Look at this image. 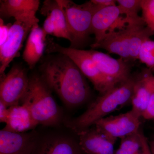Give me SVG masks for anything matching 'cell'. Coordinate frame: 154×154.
<instances>
[{"label": "cell", "mask_w": 154, "mask_h": 154, "mask_svg": "<svg viewBox=\"0 0 154 154\" xmlns=\"http://www.w3.org/2000/svg\"><path fill=\"white\" fill-rule=\"evenodd\" d=\"M42 72L41 77L50 89L68 107H79L90 99L91 89L85 76L66 56L60 54L48 61Z\"/></svg>", "instance_id": "1"}, {"label": "cell", "mask_w": 154, "mask_h": 154, "mask_svg": "<svg viewBox=\"0 0 154 154\" xmlns=\"http://www.w3.org/2000/svg\"><path fill=\"white\" fill-rule=\"evenodd\" d=\"M136 79V77L131 75L124 83L101 95L82 114L66 121V125L78 133L90 128L119 107L131 102Z\"/></svg>", "instance_id": "2"}, {"label": "cell", "mask_w": 154, "mask_h": 154, "mask_svg": "<svg viewBox=\"0 0 154 154\" xmlns=\"http://www.w3.org/2000/svg\"><path fill=\"white\" fill-rule=\"evenodd\" d=\"M21 104L27 106L38 125L55 126L61 121V113L51 90L41 76L30 78L28 91Z\"/></svg>", "instance_id": "3"}, {"label": "cell", "mask_w": 154, "mask_h": 154, "mask_svg": "<svg viewBox=\"0 0 154 154\" xmlns=\"http://www.w3.org/2000/svg\"><path fill=\"white\" fill-rule=\"evenodd\" d=\"M63 11L71 37L70 46L82 47L92 34V22L94 14L100 8L91 1L78 5L70 0H57Z\"/></svg>", "instance_id": "4"}, {"label": "cell", "mask_w": 154, "mask_h": 154, "mask_svg": "<svg viewBox=\"0 0 154 154\" xmlns=\"http://www.w3.org/2000/svg\"><path fill=\"white\" fill-rule=\"evenodd\" d=\"M46 50L48 53H58L69 58L86 78L91 81L94 88L101 95L105 94L118 85L100 71L88 50L63 47L52 41L48 42Z\"/></svg>", "instance_id": "5"}, {"label": "cell", "mask_w": 154, "mask_h": 154, "mask_svg": "<svg viewBox=\"0 0 154 154\" xmlns=\"http://www.w3.org/2000/svg\"><path fill=\"white\" fill-rule=\"evenodd\" d=\"M29 82L25 69L14 66L1 78L0 101L9 107L20 105L28 91Z\"/></svg>", "instance_id": "6"}, {"label": "cell", "mask_w": 154, "mask_h": 154, "mask_svg": "<svg viewBox=\"0 0 154 154\" xmlns=\"http://www.w3.org/2000/svg\"><path fill=\"white\" fill-rule=\"evenodd\" d=\"M38 21H15L12 24L8 36L2 46L0 47L1 78L5 75V71L15 58L19 56L24 41L31 28Z\"/></svg>", "instance_id": "7"}, {"label": "cell", "mask_w": 154, "mask_h": 154, "mask_svg": "<svg viewBox=\"0 0 154 154\" xmlns=\"http://www.w3.org/2000/svg\"><path fill=\"white\" fill-rule=\"evenodd\" d=\"M140 118L131 110L127 113L102 118L94 125L107 135L121 139L139 131Z\"/></svg>", "instance_id": "8"}, {"label": "cell", "mask_w": 154, "mask_h": 154, "mask_svg": "<svg viewBox=\"0 0 154 154\" xmlns=\"http://www.w3.org/2000/svg\"><path fill=\"white\" fill-rule=\"evenodd\" d=\"M39 139L36 131H0V154H34Z\"/></svg>", "instance_id": "9"}, {"label": "cell", "mask_w": 154, "mask_h": 154, "mask_svg": "<svg viewBox=\"0 0 154 154\" xmlns=\"http://www.w3.org/2000/svg\"><path fill=\"white\" fill-rule=\"evenodd\" d=\"M83 154H114L117 139L99 130L96 127L77 134Z\"/></svg>", "instance_id": "10"}, {"label": "cell", "mask_w": 154, "mask_h": 154, "mask_svg": "<svg viewBox=\"0 0 154 154\" xmlns=\"http://www.w3.org/2000/svg\"><path fill=\"white\" fill-rule=\"evenodd\" d=\"M88 51L100 71L117 85L124 83L131 76L129 65L122 58L114 59L94 49Z\"/></svg>", "instance_id": "11"}, {"label": "cell", "mask_w": 154, "mask_h": 154, "mask_svg": "<svg viewBox=\"0 0 154 154\" xmlns=\"http://www.w3.org/2000/svg\"><path fill=\"white\" fill-rule=\"evenodd\" d=\"M38 0H1L0 15L4 18L14 17L15 21H39L36 13Z\"/></svg>", "instance_id": "12"}, {"label": "cell", "mask_w": 154, "mask_h": 154, "mask_svg": "<svg viewBox=\"0 0 154 154\" xmlns=\"http://www.w3.org/2000/svg\"><path fill=\"white\" fill-rule=\"evenodd\" d=\"M154 94V75L150 70L143 71L136 77L131 99V110L141 117L146 107Z\"/></svg>", "instance_id": "13"}, {"label": "cell", "mask_w": 154, "mask_h": 154, "mask_svg": "<svg viewBox=\"0 0 154 154\" xmlns=\"http://www.w3.org/2000/svg\"><path fill=\"white\" fill-rule=\"evenodd\" d=\"M127 25L125 28L118 31L114 30L107 33L103 40L99 43L91 45L94 49L102 48L110 53L117 54L124 59H130L128 48L130 36L134 27Z\"/></svg>", "instance_id": "14"}, {"label": "cell", "mask_w": 154, "mask_h": 154, "mask_svg": "<svg viewBox=\"0 0 154 154\" xmlns=\"http://www.w3.org/2000/svg\"><path fill=\"white\" fill-rule=\"evenodd\" d=\"M34 154H83L79 142L63 135L47 137L39 140Z\"/></svg>", "instance_id": "15"}, {"label": "cell", "mask_w": 154, "mask_h": 154, "mask_svg": "<svg viewBox=\"0 0 154 154\" xmlns=\"http://www.w3.org/2000/svg\"><path fill=\"white\" fill-rule=\"evenodd\" d=\"M121 15L118 5L100 8L95 12L92 22V34L95 35V43L103 40L110 29L119 21Z\"/></svg>", "instance_id": "16"}, {"label": "cell", "mask_w": 154, "mask_h": 154, "mask_svg": "<svg viewBox=\"0 0 154 154\" xmlns=\"http://www.w3.org/2000/svg\"><path fill=\"white\" fill-rule=\"evenodd\" d=\"M46 36L38 24L31 28L28 35L22 57L30 69H33L40 60L47 45Z\"/></svg>", "instance_id": "17"}, {"label": "cell", "mask_w": 154, "mask_h": 154, "mask_svg": "<svg viewBox=\"0 0 154 154\" xmlns=\"http://www.w3.org/2000/svg\"><path fill=\"white\" fill-rule=\"evenodd\" d=\"M3 129L17 133L33 130L38 123L33 118L30 110L23 104L9 107V114Z\"/></svg>", "instance_id": "18"}, {"label": "cell", "mask_w": 154, "mask_h": 154, "mask_svg": "<svg viewBox=\"0 0 154 154\" xmlns=\"http://www.w3.org/2000/svg\"><path fill=\"white\" fill-rule=\"evenodd\" d=\"M42 15L50 17L55 26L54 36L67 39L70 42L71 37L69 32L65 17L57 0H45L40 10Z\"/></svg>", "instance_id": "19"}, {"label": "cell", "mask_w": 154, "mask_h": 154, "mask_svg": "<svg viewBox=\"0 0 154 154\" xmlns=\"http://www.w3.org/2000/svg\"><path fill=\"white\" fill-rule=\"evenodd\" d=\"M116 3L122 14L125 15L122 21L127 25L144 26L146 25L141 17L138 15L141 9V0H117Z\"/></svg>", "instance_id": "20"}, {"label": "cell", "mask_w": 154, "mask_h": 154, "mask_svg": "<svg viewBox=\"0 0 154 154\" xmlns=\"http://www.w3.org/2000/svg\"><path fill=\"white\" fill-rule=\"evenodd\" d=\"M154 34V31L147 26H136L133 28L128 43L130 59H138L139 53L142 45Z\"/></svg>", "instance_id": "21"}, {"label": "cell", "mask_w": 154, "mask_h": 154, "mask_svg": "<svg viewBox=\"0 0 154 154\" xmlns=\"http://www.w3.org/2000/svg\"><path fill=\"white\" fill-rule=\"evenodd\" d=\"M140 131L121 139L120 146L114 154H140Z\"/></svg>", "instance_id": "22"}, {"label": "cell", "mask_w": 154, "mask_h": 154, "mask_svg": "<svg viewBox=\"0 0 154 154\" xmlns=\"http://www.w3.org/2000/svg\"><path fill=\"white\" fill-rule=\"evenodd\" d=\"M138 59L145 64L149 68H154V41L147 40L141 47L139 53Z\"/></svg>", "instance_id": "23"}, {"label": "cell", "mask_w": 154, "mask_h": 154, "mask_svg": "<svg viewBox=\"0 0 154 154\" xmlns=\"http://www.w3.org/2000/svg\"><path fill=\"white\" fill-rule=\"evenodd\" d=\"M141 10L146 25L154 32V0H141Z\"/></svg>", "instance_id": "24"}, {"label": "cell", "mask_w": 154, "mask_h": 154, "mask_svg": "<svg viewBox=\"0 0 154 154\" xmlns=\"http://www.w3.org/2000/svg\"><path fill=\"white\" fill-rule=\"evenodd\" d=\"M12 25L11 23L5 25L3 19L2 18L0 19V47L2 46L7 40Z\"/></svg>", "instance_id": "25"}, {"label": "cell", "mask_w": 154, "mask_h": 154, "mask_svg": "<svg viewBox=\"0 0 154 154\" xmlns=\"http://www.w3.org/2000/svg\"><path fill=\"white\" fill-rule=\"evenodd\" d=\"M141 117L147 120L154 121V94L151 97Z\"/></svg>", "instance_id": "26"}, {"label": "cell", "mask_w": 154, "mask_h": 154, "mask_svg": "<svg viewBox=\"0 0 154 154\" xmlns=\"http://www.w3.org/2000/svg\"><path fill=\"white\" fill-rule=\"evenodd\" d=\"M42 30L46 35H50L54 36L55 28L54 23L50 17L47 16L43 23Z\"/></svg>", "instance_id": "27"}, {"label": "cell", "mask_w": 154, "mask_h": 154, "mask_svg": "<svg viewBox=\"0 0 154 154\" xmlns=\"http://www.w3.org/2000/svg\"><path fill=\"white\" fill-rule=\"evenodd\" d=\"M140 137L141 140V153L140 154H152L147 139L144 134L142 130L140 129Z\"/></svg>", "instance_id": "28"}, {"label": "cell", "mask_w": 154, "mask_h": 154, "mask_svg": "<svg viewBox=\"0 0 154 154\" xmlns=\"http://www.w3.org/2000/svg\"><path fill=\"white\" fill-rule=\"evenodd\" d=\"M9 114V107L0 101V122L6 123Z\"/></svg>", "instance_id": "29"}, {"label": "cell", "mask_w": 154, "mask_h": 154, "mask_svg": "<svg viewBox=\"0 0 154 154\" xmlns=\"http://www.w3.org/2000/svg\"><path fill=\"white\" fill-rule=\"evenodd\" d=\"M91 1L95 5L100 8L117 5L116 1L115 0H91Z\"/></svg>", "instance_id": "30"}, {"label": "cell", "mask_w": 154, "mask_h": 154, "mask_svg": "<svg viewBox=\"0 0 154 154\" xmlns=\"http://www.w3.org/2000/svg\"><path fill=\"white\" fill-rule=\"evenodd\" d=\"M149 143L152 154H154V140H152L150 143Z\"/></svg>", "instance_id": "31"}]
</instances>
